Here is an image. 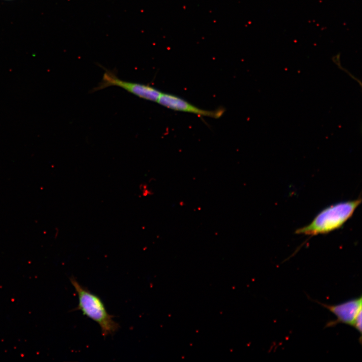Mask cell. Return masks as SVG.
<instances>
[{"label":"cell","mask_w":362,"mask_h":362,"mask_svg":"<svg viewBox=\"0 0 362 362\" xmlns=\"http://www.w3.org/2000/svg\"><path fill=\"white\" fill-rule=\"evenodd\" d=\"M361 202V198H358L329 206L317 214L309 224L297 229L295 233L312 236L338 229L351 217Z\"/></svg>","instance_id":"obj_1"},{"label":"cell","mask_w":362,"mask_h":362,"mask_svg":"<svg viewBox=\"0 0 362 362\" xmlns=\"http://www.w3.org/2000/svg\"><path fill=\"white\" fill-rule=\"evenodd\" d=\"M70 281L78 296V304L75 310H80L83 315L97 322L104 337L114 334L120 325L107 312L101 299L81 285L74 277H71Z\"/></svg>","instance_id":"obj_2"},{"label":"cell","mask_w":362,"mask_h":362,"mask_svg":"<svg viewBox=\"0 0 362 362\" xmlns=\"http://www.w3.org/2000/svg\"><path fill=\"white\" fill-rule=\"evenodd\" d=\"M110 86L124 88L137 97L146 100L157 102L161 92L148 84L124 81L119 78L112 71L105 70L103 78L95 90Z\"/></svg>","instance_id":"obj_3"},{"label":"cell","mask_w":362,"mask_h":362,"mask_svg":"<svg viewBox=\"0 0 362 362\" xmlns=\"http://www.w3.org/2000/svg\"><path fill=\"white\" fill-rule=\"evenodd\" d=\"M322 307L326 308L335 316L336 319L327 323L325 327H331L339 323L345 324L352 326L358 313L362 310V298L352 299L336 305H328L315 301Z\"/></svg>","instance_id":"obj_4"},{"label":"cell","mask_w":362,"mask_h":362,"mask_svg":"<svg viewBox=\"0 0 362 362\" xmlns=\"http://www.w3.org/2000/svg\"><path fill=\"white\" fill-rule=\"evenodd\" d=\"M160 105L174 111L193 113L214 118L221 117L224 110L209 111L199 108L187 101L173 95L161 93L157 102Z\"/></svg>","instance_id":"obj_5"},{"label":"cell","mask_w":362,"mask_h":362,"mask_svg":"<svg viewBox=\"0 0 362 362\" xmlns=\"http://www.w3.org/2000/svg\"><path fill=\"white\" fill-rule=\"evenodd\" d=\"M361 310L359 311V312L358 313L357 315L355 318V320L353 322V323L352 325V326L360 334V338H359V342L361 343V332H362V325H361V319H362V312Z\"/></svg>","instance_id":"obj_6"}]
</instances>
